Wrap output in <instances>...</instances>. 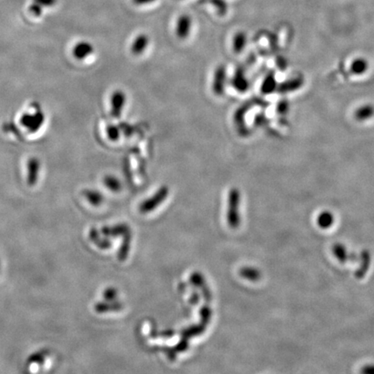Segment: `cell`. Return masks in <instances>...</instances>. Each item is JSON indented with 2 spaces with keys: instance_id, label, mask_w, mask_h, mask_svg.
Wrapping results in <instances>:
<instances>
[{
  "instance_id": "1",
  "label": "cell",
  "mask_w": 374,
  "mask_h": 374,
  "mask_svg": "<svg viewBox=\"0 0 374 374\" xmlns=\"http://www.w3.org/2000/svg\"><path fill=\"white\" fill-rule=\"evenodd\" d=\"M241 195L239 189L233 188L228 196L227 223L232 229H237L241 224V216L239 213Z\"/></svg>"
},
{
  "instance_id": "2",
  "label": "cell",
  "mask_w": 374,
  "mask_h": 374,
  "mask_svg": "<svg viewBox=\"0 0 374 374\" xmlns=\"http://www.w3.org/2000/svg\"><path fill=\"white\" fill-rule=\"evenodd\" d=\"M168 187L163 186L160 188H159L152 197L147 198L139 205V212L141 213H148L154 211L160 205H161L165 198L168 197Z\"/></svg>"
},
{
  "instance_id": "3",
  "label": "cell",
  "mask_w": 374,
  "mask_h": 374,
  "mask_svg": "<svg viewBox=\"0 0 374 374\" xmlns=\"http://www.w3.org/2000/svg\"><path fill=\"white\" fill-rule=\"evenodd\" d=\"M127 103V96L124 91L117 89L112 93L110 97V114L115 119L121 117Z\"/></svg>"
},
{
  "instance_id": "4",
  "label": "cell",
  "mask_w": 374,
  "mask_h": 374,
  "mask_svg": "<svg viewBox=\"0 0 374 374\" xmlns=\"http://www.w3.org/2000/svg\"><path fill=\"white\" fill-rule=\"evenodd\" d=\"M226 85V69L224 65L216 67L213 74V91L216 96H222L224 93Z\"/></svg>"
},
{
  "instance_id": "5",
  "label": "cell",
  "mask_w": 374,
  "mask_h": 374,
  "mask_svg": "<svg viewBox=\"0 0 374 374\" xmlns=\"http://www.w3.org/2000/svg\"><path fill=\"white\" fill-rule=\"evenodd\" d=\"M332 251L334 257L342 264H346L348 262L354 263L359 259V255L355 252H350L347 248L342 243H335L332 248Z\"/></svg>"
},
{
  "instance_id": "6",
  "label": "cell",
  "mask_w": 374,
  "mask_h": 374,
  "mask_svg": "<svg viewBox=\"0 0 374 374\" xmlns=\"http://www.w3.org/2000/svg\"><path fill=\"white\" fill-rule=\"evenodd\" d=\"M192 27V19L189 15H181L177 20L176 36L181 40L187 39L190 36Z\"/></svg>"
},
{
  "instance_id": "7",
  "label": "cell",
  "mask_w": 374,
  "mask_h": 374,
  "mask_svg": "<svg viewBox=\"0 0 374 374\" xmlns=\"http://www.w3.org/2000/svg\"><path fill=\"white\" fill-rule=\"evenodd\" d=\"M95 52V48L88 41H80L75 44L72 50V55L78 61H82L91 56Z\"/></svg>"
},
{
  "instance_id": "8",
  "label": "cell",
  "mask_w": 374,
  "mask_h": 374,
  "mask_svg": "<svg viewBox=\"0 0 374 374\" xmlns=\"http://www.w3.org/2000/svg\"><path fill=\"white\" fill-rule=\"evenodd\" d=\"M359 267L356 269L355 277L357 279H363L369 271L372 263V255L368 249H363L359 255Z\"/></svg>"
},
{
  "instance_id": "9",
  "label": "cell",
  "mask_w": 374,
  "mask_h": 374,
  "mask_svg": "<svg viewBox=\"0 0 374 374\" xmlns=\"http://www.w3.org/2000/svg\"><path fill=\"white\" fill-rule=\"evenodd\" d=\"M149 43H150V39L147 34H139L134 39L131 44L130 51L132 52L133 55H140L143 54L144 52L147 51Z\"/></svg>"
},
{
  "instance_id": "10",
  "label": "cell",
  "mask_w": 374,
  "mask_h": 374,
  "mask_svg": "<svg viewBox=\"0 0 374 374\" xmlns=\"http://www.w3.org/2000/svg\"><path fill=\"white\" fill-rule=\"evenodd\" d=\"M44 121V115L43 113H36L33 115L27 114L24 116L23 123L27 129L29 128L30 129H35V131H36L43 125Z\"/></svg>"
},
{
  "instance_id": "11",
  "label": "cell",
  "mask_w": 374,
  "mask_h": 374,
  "mask_svg": "<svg viewBox=\"0 0 374 374\" xmlns=\"http://www.w3.org/2000/svg\"><path fill=\"white\" fill-rule=\"evenodd\" d=\"M239 275L242 278L248 280L249 282H258L263 276L260 269L252 266H245L240 268Z\"/></svg>"
},
{
  "instance_id": "12",
  "label": "cell",
  "mask_w": 374,
  "mask_h": 374,
  "mask_svg": "<svg viewBox=\"0 0 374 374\" xmlns=\"http://www.w3.org/2000/svg\"><path fill=\"white\" fill-rule=\"evenodd\" d=\"M102 232L104 236L106 237H118V236H123L129 232H131V230L128 224H116L114 226H107L103 227Z\"/></svg>"
},
{
  "instance_id": "13",
  "label": "cell",
  "mask_w": 374,
  "mask_h": 374,
  "mask_svg": "<svg viewBox=\"0 0 374 374\" xmlns=\"http://www.w3.org/2000/svg\"><path fill=\"white\" fill-rule=\"evenodd\" d=\"M123 308L122 303L120 301H106L103 302H98L95 305V310L99 314L103 313H107L111 311H119Z\"/></svg>"
},
{
  "instance_id": "14",
  "label": "cell",
  "mask_w": 374,
  "mask_h": 374,
  "mask_svg": "<svg viewBox=\"0 0 374 374\" xmlns=\"http://www.w3.org/2000/svg\"><path fill=\"white\" fill-rule=\"evenodd\" d=\"M317 224L320 228L323 230H326L332 227L334 224V216L333 213L328 212V211H324L322 213H320L317 219H316Z\"/></svg>"
},
{
  "instance_id": "15",
  "label": "cell",
  "mask_w": 374,
  "mask_h": 374,
  "mask_svg": "<svg viewBox=\"0 0 374 374\" xmlns=\"http://www.w3.org/2000/svg\"><path fill=\"white\" fill-rule=\"evenodd\" d=\"M85 198L90 203L92 206H98L103 204L104 201V197L102 192L93 189H87L83 191Z\"/></svg>"
},
{
  "instance_id": "16",
  "label": "cell",
  "mask_w": 374,
  "mask_h": 374,
  "mask_svg": "<svg viewBox=\"0 0 374 374\" xmlns=\"http://www.w3.org/2000/svg\"><path fill=\"white\" fill-rule=\"evenodd\" d=\"M206 325L200 323L198 325L189 326V327H187L186 329H184L181 332V335H182V338H184V339L189 340L190 338L195 337V336H198V335L203 334L206 331Z\"/></svg>"
},
{
  "instance_id": "17",
  "label": "cell",
  "mask_w": 374,
  "mask_h": 374,
  "mask_svg": "<svg viewBox=\"0 0 374 374\" xmlns=\"http://www.w3.org/2000/svg\"><path fill=\"white\" fill-rule=\"evenodd\" d=\"M103 184L105 185V187L108 190L114 191V192H118V191H121V189H122V184H121V180L114 175H106L103 178Z\"/></svg>"
},
{
  "instance_id": "18",
  "label": "cell",
  "mask_w": 374,
  "mask_h": 374,
  "mask_svg": "<svg viewBox=\"0 0 374 374\" xmlns=\"http://www.w3.org/2000/svg\"><path fill=\"white\" fill-rule=\"evenodd\" d=\"M123 238L124 239L122 242V245L121 246L120 250L118 252V258L120 261L126 260L128 257V255H129V249H130V246H131V240H132L131 232L125 234Z\"/></svg>"
},
{
  "instance_id": "19",
  "label": "cell",
  "mask_w": 374,
  "mask_h": 374,
  "mask_svg": "<svg viewBox=\"0 0 374 374\" xmlns=\"http://www.w3.org/2000/svg\"><path fill=\"white\" fill-rule=\"evenodd\" d=\"M232 85L233 87L238 90V91H244L247 87V81H246L245 76L243 75L241 70H238L234 74V77L232 78Z\"/></svg>"
},
{
  "instance_id": "20",
  "label": "cell",
  "mask_w": 374,
  "mask_h": 374,
  "mask_svg": "<svg viewBox=\"0 0 374 374\" xmlns=\"http://www.w3.org/2000/svg\"><path fill=\"white\" fill-rule=\"evenodd\" d=\"M89 239H91L92 242H95L96 245L101 249H108L112 245V243L108 239H102L100 237L99 233L96 229H92L91 231H89Z\"/></svg>"
},
{
  "instance_id": "21",
  "label": "cell",
  "mask_w": 374,
  "mask_h": 374,
  "mask_svg": "<svg viewBox=\"0 0 374 374\" xmlns=\"http://www.w3.org/2000/svg\"><path fill=\"white\" fill-rule=\"evenodd\" d=\"M246 42H247V38H246L245 33H243V32L236 33L235 36L233 37V42H232L234 52H237V53H240L242 52L245 47Z\"/></svg>"
},
{
  "instance_id": "22",
  "label": "cell",
  "mask_w": 374,
  "mask_h": 374,
  "mask_svg": "<svg viewBox=\"0 0 374 374\" xmlns=\"http://www.w3.org/2000/svg\"><path fill=\"white\" fill-rule=\"evenodd\" d=\"M374 115V107L371 105L361 107L356 111L355 116L359 121H366Z\"/></svg>"
},
{
  "instance_id": "23",
  "label": "cell",
  "mask_w": 374,
  "mask_h": 374,
  "mask_svg": "<svg viewBox=\"0 0 374 374\" xmlns=\"http://www.w3.org/2000/svg\"><path fill=\"white\" fill-rule=\"evenodd\" d=\"M202 3H209L216 8V12L219 16H224L228 11L227 3L224 0H202Z\"/></svg>"
},
{
  "instance_id": "24",
  "label": "cell",
  "mask_w": 374,
  "mask_h": 374,
  "mask_svg": "<svg viewBox=\"0 0 374 374\" xmlns=\"http://www.w3.org/2000/svg\"><path fill=\"white\" fill-rule=\"evenodd\" d=\"M367 67L368 64L364 59H356L355 61L352 62L351 70L356 75H360V74H363L367 70Z\"/></svg>"
},
{
  "instance_id": "25",
  "label": "cell",
  "mask_w": 374,
  "mask_h": 374,
  "mask_svg": "<svg viewBox=\"0 0 374 374\" xmlns=\"http://www.w3.org/2000/svg\"><path fill=\"white\" fill-rule=\"evenodd\" d=\"M190 281L192 283V285L198 287L199 289H203V288L207 286L204 276L200 273H198V272H194V273L191 274Z\"/></svg>"
},
{
  "instance_id": "26",
  "label": "cell",
  "mask_w": 374,
  "mask_h": 374,
  "mask_svg": "<svg viewBox=\"0 0 374 374\" xmlns=\"http://www.w3.org/2000/svg\"><path fill=\"white\" fill-rule=\"evenodd\" d=\"M212 316H213V310L212 308H210L208 305L204 306L203 308L200 309V316H201V323L207 326L211 321L212 319Z\"/></svg>"
},
{
  "instance_id": "27",
  "label": "cell",
  "mask_w": 374,
  "mask_h": 374,
  "mask_svg": "<svg viewBox=\"0 0 374 374\" xmlns=\"http://www.w3.org/2000/svg\"><path fill=\"white\" fill-rule=\"evenodd\" d=\"M107 136L111 141H117L120 138V129L114 125H109L107 128Z\"/></svg>"
},
{
  "instance_id": "28",
  "label": "cell",
  "mask_w": 374,
  "mask_h": 374,
  "mask_svg": "<svg viewBox=\"0 0 374 374\" xmlns=\"http://www.w3.org/2000/svg\"><path fill=\"white\" fill-rule=\"evenodd\" d=\"M118 296V291L113 287H109L103 292V297L106 301H115Z\"/></svg>"
},
{
  "instance_id": "29",
  "label": "cell",
  "mask_w": 374,
  "mask_h": 374,
  "mask_svg": "<svg viewBox=\"0 0 374 374\" xmlns=\"http://www.w3.org/2000/svg\"><path fill=\"white\" fill-rule=\"evenodd\" d=\"M29 11L32 13V14L39 17L43 12V6H41L40 4H37L34 2L33 4L29 5Z\"/></svg>"
},
{
  "instance_id": "30",
  "label": "cell",
  "mask_w": 374,
  "mask_h": 374,
  "mask_svg": "<svg viewBox=\"0 0 374 374\" xmlns=\"http://www.w3.org/2000/svg\"><path fill=\"white\" fill-rule=\"evenodd\" d=\"M35 3L40 4L41 6H53L56 4L57 0H33Z\"/></svg>"
},
{
  "instance_id": "31",
  "label": "cell",
  "mask_w": 374,
  "mask_h": 374,
  "mask_svg": "<svg viewBox=\"0 0 374 374\" xmlns=\"http://www.w3.org/2000/svg\"><path fill=\"white\" fill-rule=\"evenodd\" d=\"M360 372L363 374H374V365H367Z\"/></svg>"
},
{
  "instance_id": "32",
  "label": "cell",
  "mask_w": 374,
  "mask_h": 374,
  "mask_svg": "<svg viewBox=\"0 0 374 374\" xmlns=\"http://www.w3.org/2000/svg\"><path fill=\"white\" fill-rule=\"evenodd\" d=\"M156 0H133L134 4L136 5H144V4H148L153 3Z\"/></svg>"
},
{
  "instance_id": "33",
  "label": "cell",
  "mask_w": 374,
  "mask_h": 374,
  "mask_svg": "<svg viewBox=\"0 0 374 374\" xmlns=\"http://www.w3.org/2000/svg\"><path fill=\"white\" fill-rule=\"evenodd\" d=\"M198 301H199V294L197 292H194V293L191 294V297H190V302H191V304L195 305L197 304Z\"/></svg>"
}]
</instances>
